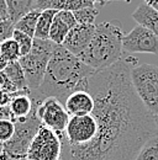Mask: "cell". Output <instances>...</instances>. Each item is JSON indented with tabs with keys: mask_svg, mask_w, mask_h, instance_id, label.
<instances>
[{
	"mask_svg": "<svg viewBox=\"0 0 158 160\" xmlns=\"http://www.w3.org/2000/svg\"><path fill=\"white\" fill-rule=\"evenodd\" d=\"M137 64L134 57H122L79 84L78 90L88 91L94 100L92 115L98 122V134L84 148H62L61 159L135 160L145 143L157 134L155 116L131 81V70Z\"/></svg>",
	"mask_w": 158,
	"mask_h": 160,
	"instance_id": "1",
	"label": "cell"
},
{
	"mask_svg": "<svg viewBox=\"0 0 158 160\" xmlns=\"http://www.w3.org/2000/svg\"><path fill=\"white\" fill-rule=\"evenodd\" d=\"M94 72L62 46H56L45 78L39 89L31 91V99L42 101L46 98H55L64 105L68 96L78 90L79 84Z\"/></svg>",
	"mask_w": 158,
	"mask_h": 160,
	"instance_id": "2",
	"label": "cell"
},
{
	"mask_svg": "<svg viewBox=\"0 0 158 160\" xmlns=\"http://www.w3.org/2000/svg\"><path fill=\"white\" fill-rule=\"evenodd\" d=\"M121 27L111 22H101L95 27L94 37L88 48L78 56V59L94 70L106 69L122 58Z\"/></svg>",
	"mask_w": 158,
	"mask_h": 160,
	"instance_id": "3",
	"label": "cell"
},
{
	"mask_svg": "<svg viewBox=\"0 0 158 160\" xmlns=\"http://www.w3.org/2000/svg\"><path fill=\"white\" fill-rule=\"evenodd\" d=\"M32 112L24 120L15 122V133L13 138L4 143V152L0 155V160H26L29 148L41 128V122L36 116V106L39 100H34Z\"/></svg>",
	"mask_w": 158,
	"mask_h": 160,
	"instance_id": "4",
	"label": "cell"
},
{
	"mask_svg": "<svg viewBox=\"0 0 158 160\" xmlns=\"http://www.w3.org/2000/svg\"><path fill=\"white\" fill-rule=\"evenodd\" d=\"M56 46L50 40L34 38L31 51L20 58L19 63L24 70L29 90L35 91L40 88Z\"/></svg>",
	"mask_w": 158,
	"mask_h": 160,
	"instance_id": "5",
	"label": "cell"
},
{
	"mask_svg": "<svg viewBox=\"0 0 158 160\" xmlns=\"http://www.w3.org/2000/svg\"><path fill=\"white\" fill-rule=\"evenodd\" d=\"M134 89L145 105L155 116L158 113V65L140 64L131 70Z\"/></svg>",
	"mask_w": 158,
	"mask_h": 160,
	"instance_id": "6",
	"label": "cell"
},
{
	"mask_svg": "<svg viewBox=\"0 0 158 160\" xmlns=\"http://www.w3.org/2000/svg\"><path fill=\"white\" fill-rule=\"evenodd\" d=\"M98 134V122L90 115L71 116L66 131L59 137L62 148L79 149L89 145Z\"/></svg>",
	"mask_w": 158,
	"mask_h": 160,
	"instance_id": "7",
	"label": "cell"
},
{
	"mask_svg": "<svg viewBox=\"0 0 158 160\" xmlns=\"http://www.w3.org/2000/svg\"><path fill=\"white\" fill-rule=\"evenodd\" d=\"M36 116L43 127L51 129L58 137L63 136L71 118L64 105L55 98H46L37 102Z\"/></svg>",
	"mask_w": 158,
	"mask_h": 160,
	"instance_id": "8",
	"label": "cell"
},
{
	"mask_svg": "<svg viewBox=\"0 0 158 160\" xmlns=\"http://www.w3.org/2000/svg\"><path fill=\"white\" fill-rule=\"evenodd\" d=\"M62 144L59 137L51 129L41 126L32 140L26 160H61Z\"/></svg>",
	"mask_w": 158,
	"mask_h": 160,
	"instance_id": "9",
	"label": "cell"
},
{
	"mask_svg": "<svg viewBox=\"0 0 158 160\" xmlns=\"http://www.w3.org/2000/svg\"><path fill=\"white\" fill-rule=\"evenodd\" d=\"M122 49L130 53L158 54V37L148 28L137 25L124 36Z\"/></svg>",
	"mask_w": 158,
	"mask_h": 160,
	"instance_id": "10",
	"label": "cell"
},
{
	"mask_svg": "<svg viewBox=\"0 0 158 160\" xmlns=\"http://www.w3.org/2000/svg\"><path fill=\"white\" fill-rule=\"evenodd\" d=\"M95 23L92 25H77L74 26L67 35L64 42L62 43V47L67 49L69 53L78 57L80 53H83L94 37L95 33Z\"/></svg>",
	"mask_w": 158,
	"mask_h": 160,
	"instance_id": "11",
	"label": "cell"
},
{
	"mask_svg": "<svg viewBox=\"0 0 158 160\" xmlns=\"http://www.w3.org/2000/svg\"><path fill=\"white\" fill-rule=\"evenodd\" d=\"M113 0H36V8L37 10H47V9H55V10H68V11H76L83 8H94L101 6L106 2ZM130 1V0H125Z\"/></svg>",
	"mask_w": 158,
	"mask_h": 160,
	"instance_id": "12",
	"label": "cell"
},
{
	"mask_svg": "<svg viewBox=\"0 0 158 160\" xmlns=\"http://www.w3.org/2000/svg\"><path fill=\"white\" fill-rule=\"evenodd\" d=\"M64 107L69 116H85L92 113L94 108V100L88 91L77 90L68 96Z\"/></svg>",
	"mask_w": 158,
	"mask_h": 160,
	"instance_id": "13",
	"label": "cell"
},
{
	"mask_svg": "<svg viewBox=\"0 0 158 160\" xmlns=\"http://www.w3.org/2000/svg\"><path fill=\"white\" fill-rule=\"evenodd\" d=\"M11 100L9 102V108L13 116L14 123L16 121L26 118L34 110V102L31 99V91L29 89L19 90L16 92L10 94Z\"/></svg>",
	"mask_w": 158,
	"mask_h": 160,
	"instance_id": "14",
	"label": "cell"
},
{
	"mask_svg": "<svg viewBox=\"0 0 158 160\" xmlns=\"http://www.w3.org/2000/svg\"><path fill=\"white\" fill-rule=\"evenodd\" d=\"M132 19L158 37V11L148 6L147 4H140L132 14Z\"/></svg>",
	"mask_w": 158,
	"mask_h": 160,
	"instance_id": "15",
	"label": "cell"
},
{
	"mask_svg": "<svg viewBox=\"0 0 158 160\" xmlns=\"http://www.w3.org/2000/svg\"><path fill=\"white\" fill-rule=\"evenodd\" d=\"M5 2L9 12V20L14 25L36 8V0H5Z\"/></svg>",
	"mask_w": 158,
	"mask_h": 160,
	"instance_id": "16",
	"label": "cell"
},
{
	"mask_svg": "<svg viewBox=\"0 0 158 160\" xmlns=\"http://www.w3.org/2000/svg\"><path fill=\"white\" fill-rule=\"evenodd\" d=\"M57 12H58V10H55V9H47V10H42L41 11L34 38L48 40L50 30H51L52 22L55 20V16L57 15Z\"/></svg>",
	"mask_w": 158,
	"mask_h": 160,
	"instance_id": "17",
	"label": "cell"
},
{
	"mask_svg": "<svg viewBox=\"0 0 158 160\" xmlns=\"http://www.w3.org/2000/svg\"><path fill=\"white\" fill-rule=\"evenodd\" d=\"M4 73L6 74L9 80L13 82V85L16 88V90H26V89H29L25 74H24V70H22V68L20 65L19 60L8 63L6 68L4 69Z\"/></svg>",
	"mask_w": 158,
	"mask_h": 160,
	"instance_id": "18",
	"label": "cell"
},
{
	"mask_svg": "<svg viewBox=\"0 0 158 160\" xmlns=\"http://www.w3.org/2000/svg\"><path fill=\"white\" fill-rule=\"evenodd\" d=\"M41 10H32L29 14H26L22 19H20L16 23H15V30L21 31L24 33H26L27 36L32 37L35 36V31H36V26H37V21H39Z\"/></svg>",
	"mask_w": 158,
	"mask_h": 160,
	"instance_id": "19",
	"label": "cell"
},
{
	"mask_svg": "<svg viewBox=\"0 0 158 160\" xmlns=\"http://www.w3.org/2000/svg\"><path fill=\"white\" fill-rule=\"evenodd\" d=\"M71 31V28L59 19L58 16H55V20L52 22L51 30H50V37L48 40L52 41L57 46H62V43L64 42L68 32Z\"/></svg>",
	"mask_w": 158,
	"mask_h": 160,
	"instance_id": "20",
	"label": "cell"
},
{
	"mask_svg": "<svg viewBox=\"0 0 158 160\" xmlns=\"http://www.w3.org/2000/svg\"><path fill=\"white\" fill-rule=\"evenodd\" d=\"M0 54L8 63L18 62L21 58L20 48L14 38H9L0 44Z\"/></svg>",
	"mask_w": 158,
	"mask_h": 160,
	"instance_id": "21",
	"label": "cell"
},
{
	"mask_svg": "<svg viewBox=\"0 0 158 160\" xmlns=\"http://www.w3.org/2000/svg\"><path fill=\"white\" fill-rule=\"evenodd\" d=\"M135 160H158V133L145 143Z\"/></svg>",
	"mask_w": 158,
	"mask_h": 160,
	"instance_id": "22",
	"label": "cell"
},
{
	"mask_svg": "<svg viewBox=\"0 0 158 160\" xmlns=\"http://www.w3.org/2000/svg\"><path fill=\"white\" fill-rule=\"evenodd\" d=\"M73 15L77 20V23L79 25H92L94 23V21L99 15L98 6L94 8H83L73 11Z\"/></svg>",
	"mask_w": 158,
	"mask_h": 160,
	"instance_id": "23",
	"label": "cell"
},
{
	"mask_svg": "<svg viewBox=\"0 0 158 160\" xmlns=\"http://www.w3.org/2000/svg\"><path fill=\"white\" fill-rule=\"evenodd\" d=\"M13 38L15 40V42L18 43L20 48V53H21V57L26 56L31 48H32V43H34V38L27 36L26 33L18 31V30H14V33H13Z\"/></svg>",
	"mask_w": 158,
	"mask_h": 160,
	"instance_id": "24",
	"label": "cell"
},
{
	"mask_svg": "<svg viewBox=\"0 0 158 160\" xmlns=\"http://www.w3.org/2000/svg\"><path fill=\"white\" fill-rule=\"evenodd\" d=\"M15 133V123L10 120H0V143H6Z\"/></svg>",
	"mask_w": 158,
	"mask_h": 160,
	"instance_id": "25",
	"label": "cell"
},
{
	"mask_svg": "<svg viewBox=\"0 0 158 160\" xmlns=\"http://www.w3.org/2000/svg\"><path fill=\"white\" fill-rule=\"evenodd\" d=\"M14 30H15V25L10 20L0 22V44L4 41L9 40V38H13Z\"/></svg>",
	"mask_w": 158,
	"mask_h": 160,
	"instance_id": "26",
	"label": "cell"
},
{
	"mask_svg": "<svg viewBox=\"0 0 158 160\" xmlns=\"http://www.w3.org/2000/svg\"><path fill=\"white\" fill-rule=\"evenodd\" d=\"M57 16H58L61 20L63 21L71 30L74 27V26H77L78 23H77V20H76V18H74V15H73V11H68V10H59L58 12H57Z\"/></svg>",
	"mask_w": 158,
	"mask_h": 160,
	"instance_id": "27",
	"label": "cell"
},
{
	"mask_svg": "<svg viewBox=\"0 0 158 160\" xmlns=\"http://www.w3.org/2000/svg\"><path fill=\"white\" fill-rule=\"evenodd\" d=\"M0 89L8 94H13V92L19 91V90H16V88L13 85V82L9 80V78L6 77V74L4 72H0Z\"/></svg>",
	"mask_w": 158,
	"mask_h": 160,
	"instance_id": "28",
	"label": "cell"
},
{
	"mask_svg": "<svg viewBox=\"0 0 158 160\" xmlns=\"http://www.w3.org/2000/svg\"><path fill=\"white\" fill-rule=\"evenodd\" d=\"M9 20V12H8V8H6V2L5 0H0V22Z\"/></svg>",
	"mask_w": 158,
	"mask_h": 160,
	"instance_id": "29",
	"label": "cell"
},
{
	"mask_svg": "<svg viewBox=\"0 0 158 160\" xmlns=\"http://www.w3.org/2000/svg\"><path fill=\"white\" fill-rule=\"evenodd\" d=\"M10 100H11L10 94H8V92H5L4 90L0 89V107L1 106H8Z\"/></svg>",
	"mask_w": 158,
	"mask_h": 160,
	"instance_id": "30",
	"label": "cell"
},
{
	"mask_svg": "<svg viewBox=\"0 0 158 160\" xmlns=\"http://www.w3.org/2000/svg\"><path fill=\"white\" fill-rule=\"evenodd\" d=\"M145 4H147L148 6L158 11V0H145Z\"/></svg>",
	"mask_w": 158,
	"mask_h": 160,
	"instance_id": "31",
	"label": "cell"
},
{
	"mask_svg": "<svg viewBox=\"0 0 158 160\" xmlns=\"http://www.w3.org/2000/svg\"><path fill=\"white\" fill-rule=\"evenodd\" d=\"M6 65H8V62L4 59L1 57V54H0V72H4V69L6 68Z\"/></svg>",
	"mask_w": 158,
	"mask_h": 160,
	"instance_id": "32",
	"label": "cell"
},
{
	"mask_svg": "<svg viewBox=\"0 0 158 160\" xmlns=\"http://www.w3.org/2000/svg\"><path fill=\"white\" fill-rule=\"evenodd\" d=\"M155 123H156V127H157V131H158V113L155 115Z\"/></svg>",
	"mask_w": 158,
	"mask_h": 160,
	"instance_id": "33",
	"label": "cell"
},
{
	"mask_svg": "<svg viewBox=\"0 0 158 160\" xmlns=\"http://www.w3.org/2000/svg\"><path fill=\"white\" fill-rule=\"evenodd\" d=\"M3 152H4V145H3V143H0V155L3 154Z\"/></svg>",
	"mask_w": 158,
	"mask_h": 160,
	"instance_id": "34",
	"label": "cell"
},
{
	"mask_svg": "<svg viewBox=\"0 0 158 160\" xmlns=\"http://www.w3.org/2000/svg\"><path fill=\"white\" fill-rule=\"evenodd\" d=\"M61 160H62V159H61Z\"/></svg>",
	"mask_w": 158,
	"mask_h": 160,
	"instance_id": "35",
	"label": "cell"
}]
</instances>
